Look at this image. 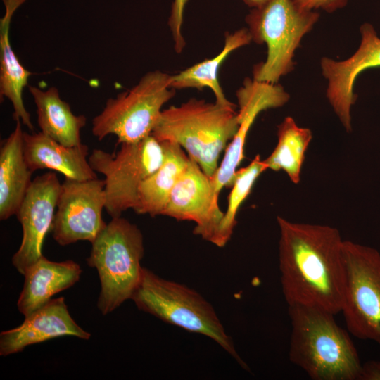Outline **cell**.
Instances as JSON below:
<instances>
[{
	"label": "cell",
	"instance_id": "cell-24",
	"mask_svg": "<svg viewBox=\"0 0 380 380\" xmlns=\"http://www.w3.org/2000/svg\"><path fill=\"white\" fill-rule=\"evenodd\" d=\"M267 167L259 155L246 167L237 170L232 190L229 194L227 207L223 213L213 244L224 247L229 241L236 224V215L246 199L258 177Z\"/></svg>",
	"mask_w": 380,
	"mask_h": 380
},
{
	"label": "cell",
	"instance_id": "cell-23",
	"mask_svg": "<svg viewBox=\"0 0 380 380\" xmlns=\"http://www.w3.org/2000/svg\"><path fill=\"white\" fill-rule=\"evenodd\" d=\"M278 142L264 160L267 169L284 170L294 184L300 182L305 153L312 135L310 129L300 127L288 116L277 127Z\"/></svg>",
	"mask_w": 380,
	"mask_h": 380
},
{
	"label": "cell",
	"instance_id": "cell-8",
	"mask_svg": "<svg viewBox=\"0 0 380 380\" xmlns=\"http://www.w3.org/2000/svg\"><path fill=\"white\" fill-rule=\"evenodd\" d=\"M161 141L152 134L136 143H122L112 153L94 149L88 157L91 168L104 175L105 210L111 217L135 210L141 183L163 163Z\"/></svg>",
	"mask_w": 380,
	"mask_h": 380
},
{
	"label": "cell",
	"instance_id": "cell-15",
	"mask_svg": "<svg viewBox=\"0 0 380 380\" xmlns=\"http://www.w3.org/2000/svg\"><path fill=\"white\" fill-rule=\"evenodd\" d=\"M63 336L89 339L91 334L72 318L63 297L51 298L25 317L18 327L0 334V355L22 351L28 346Z\"/></svg>",
	"mask_w": 380,
	"mask_h": 380
},
{
	"label": "cell",
	"instance_id": "cell-7",
	"mask_svg": "<svg viewBox=\"0 0 380 380\" xmlns=\"http://www.w3.org/2000/svg\"><path fill=\"white\" fill-rule=\"evenodd\" d=\"M171 77L160 70L148 72L130 89L108 99L92 120L93 135L101 141L114 134L117 144L136 143L151 135L163 106L175 96Z\"/></svg>",
	"mask_w": 380,
	"mask_h": 380
},
{
	"label": "cell",
	"instance_id": "cell-18",
	"mask_svg": "<svg viewBox=\"0 0 380 380\" xmlns=\"http://www.w3.org/2000/svg\"><path fill=\"white\" fill-rule=\"evenodd\" d=\"M23 153V131L16 121L14 130L0 149V220H6L21 205L32 180Z\"/></svg>",
	"mask_w": 380,
	"mask_h": 380
},
{
	"label": "cell",
	"instance_id": "cell-28",
	"mask_svg": "<svg viewBox=\"0 0 380 380\" xmlns=\"http://www.w3.org/2000/svg\"><path fill=\"white\" fill-rule=\"evenodd\" d=\"M268 0H243L245 4L251 8L261 6L265 4Z\"/></svg>",
	"mask_w": 380,
	"mask_h": 380
},
{
	"label": "cell",
	"instance_id": "cell-1",
	"mask_svg": "<svg viewBox=\"0 0 380 380\" xmlns=\"http://www.w3.org/2000/svg\"><path fill=\"white\" fill-rule=\"evenodd\" d=\"M277 221L280 282L288 306L315 307L335 315L341 312L345 267L338 230L280 216Z\"/></svg>",
	"mask_w": 380,
	"mask_h": 380
},
{
	"label": "cell",
	"instance_id": "cell-26",
	"mask_svg": "<svg viewBox=\"0 0 380 380\" xmlns=\"http://www.w3.org/2000/svg\"><path fill=\"white\" fill-rule=\"evenodd\" d=\"M293 1L301 11H310L320 8L328 13L343 8L348 3V0H293Z\"/></svg>",
	"mask_w": 380,
	"mask_h": 380
},
{
	"label": "cell",
	"instance_id": "cell-17",
	"mask_svg": "<svg viewBox=\"0 0 380 380\" xmlns=\"http://www.w3.org/2000/svg\"><path fill=\"white\" fill-rule=\"evenodd\" d=\"M81 273L80 266L73 260L53 262L42 255L23 274V288L17 303L19 312L27 316L55 294L72 286Z\"/></svg>",
	"mask_w": 380,
	"mask_h": 380
},
{
	"label": "cell",
	"instance_id": "cell-4",
	"mask_svg": "<svg viewBox=\"0 0 380 380\" xmlns=\"http://www.w3.org/2000/svg\"><path fill=\"white\" fill-rule=\"evenodd\" d=\"M131 300L139 310L167 324L208 337L249 371L212 304L194 289L143 267Z\"/></svg>",
	"mask_w": 380,
	"mask_h": 380
},
{
	"label": "cell",
	"instance_id": "cell-20",
	"mask_svg": "<svg viewBox=\"0 0 380 380\" xmlns=\"http://www.w3.org/2000/svg\"><path fill=\"white\" fill-rule=\"evenodd\" d=\"M29 91L36 105L41 132L66 146L80 145V132L86 125V117L75 115L70 105L62 100L55 87L42 90L30 86Z\"/></svg>",
	"mask_w": 380,
	"mask_h": 380
},
{
	"label": "cell",
	"instance_id": "cell-10",
	"mask_svg": "<svg viewBox=\"0 0 380 380\" xmlns=\"http://www.w3.org/2000/svg\"><path fill=\"white\" fill-rule=\"evenodd\" d=\"M104 186V179L98 178L84 181L65 178L51 229L59 245L78 241L91 243L106 227L102 218L106 203Z\"/></svg>",
	"mask_w": 380,
	"mask_h": 380
},
{
	"label": "cell",
	"instance_id": "cell-21",
	"mask_svg": "<svg viewBox=\"0 0 380 380\" xmlns=\"http://www.w3.org/2000/svg\"><path fill=\"white\" fill-rule=\"evenodd\" d=\"M251 41V34L246 27L232 33L227 32L224 46L218 54L172 75L171 87L175 90L187 88L201 90L208 87L214 94L216 103L223 106L236 108V105L227 99L220 84L218 72L221 65L231 53Z\"/></svg>",
	"mask_w": 380,
	"mask_h": 380
},
{
	"label": "cell",
	"instance_id": "cell-12",
	"mask_svg": "<svg viewBox=\"0 0 380 380\" xmlns=\"http://www.w3.org/2000/svg\"><path fill=\"white\" fill-rule=\"evenodd\" d=\"M210 177L191 158L162 215L195 222L194 234L213 243L223 216Z\"/></svg>",
	"mask_w": 380,
	"mask_h": 380
},
{
	"label": "cell",
	"instance_id": "cell-27",
	"mask_svg": "<svg viewBox=\"0 0 380 380\" xmlns=\"http://www.w3.org/2000/svg\"><path fill=\"white\" fill-rule=\"evenodd\" d=\"M357 380H380V362L369 360L362 365Z\"/></svg>",
	"mask_w": 380,
	"mask_h": 380
},
{
	"label": "cell",
	"instance_id": "cell-6",
	"mask_svg": "<svg viewBox=\"0 0 380 380\" xmlns=\"http://www.w3.org/2000/svg\"><path fill=\"white\" fill-rule=\"evenodd\" d=\"M319 18L315 11L300 10L293 0H268L251 8L245 21L252 41L267 48L265 61L253 68V79L277 84L292 71L295 51Z\"/></svg>",
	"mask_w": 380,
	"mask_h": 380
},
{
	"label": "cell",
	"instance_id": "cell-5",
	"mask_svg": "<svg viewBox=\"0 0 380 380\" xmlns=\"http://www.w3.org/2000/svg\"><path fill=\"white\" fill-rule=\"evenodd\" d=\"M144 255L141 230L121 216L112 217L91 243L87 262L99 274L101 288L97 307L103 315L132 298L141 279Z\"/></svg>",
	"mask_w": 380,
	"mask_h": 380
},
{
	"label": "cell",
	"instance_id": "cell-11",
	"mask_svg": "<svg viewBox=\"0 0 380 380\" xmlns=\"http://www.w3.org/2000/svg\"><path fill=\"white\" fill-rule=\"evenodd\" d=\"M61 188V183L55 172L36 177L17 211L23 239L12 263L22 274L43 255L44 240L51 229Z\"/></svg>",
	"mask_w": 380,
	"mask_h": 380
},
{
	"label": "cell",
	"instance_id": "cell-16",
	"mask_svg": "<svg viewBox=\"0 0 380 380\" xmlns=\"http://www.w3.org/2000/svg\"><path fill=\"white\" fill-rule=\"evenodd\" d=\"M23 153L29 169H49L63 174L66 179L84 181L97 178L89 160V147L81 144L66 146L42 132H23Z\"/></svg>",
	"mask_w": 380,
	"mask_h": 380
},
{
	"label": "cell",
	"instance_id": "cell-3",
	"mask_svg": "<svg viewBox=\"0 0 380 380\" xmlns=\"http://www.w3.org/2000/svg\"><path fill=\"white\" fill-rule=\"evenodd\" d=\"M238 127L236 108L191 98L163 110L151 134L160 141L179 145L211 177Z\"/></svg>",
	"mask_w": 380,
	"mask_h": 380
},
{
	"label": "cell",
	"instance_id": "cell-22",
	"mask_svg": "<svg viewBox=\"0 0 380 380\" xmlns=\"http://www.w3.org/2000/svg\"><path fill=\"white\" fill-rule=\"evenodd\" d=\"M6 13L0 20V96L7 98L13 108V117L20 121L31 131L34 126L30 115L23 101V90L27 84L32 73L20 63L12 49L9 38L11 17L18 8L9 4H4Z\"/></svg>",
	"mask_w": 380,
	"mask_h": 380
},
{
	"label": "cell",
	"instance_id": "cell-19",
	"mask_svg": "<svg viewBox=\"0 0 380 380\" xmlns=\"http://www.w3.org/2000/svg\"><path fill=\"white\" fill-rule=\"evenodd\" d=\"M161 142L164 160L139 186L134 210L137 214H148L151 217L162 215L170 195L189 160L179 145L167 141Z\"/></svg>",
	"mask_w": 380,
	"mask_h": 380
},
{
	"label": "cell",
	"instance_id": "cell-9",
	"mask_svg": "<svg viewBox=\"0 0 380 380\" xmlns=\"http://www.w3.org/2000/svg\"><path fill=\"white\" fill-rule=\"evenodd\" d=\"M345 286L341 312L352 335L380 347V253L343 241Z\"/></svg>",
	"mask_w": 380,
	"mask_h": 380
},
{
	"label": "cell",
	"instance_id": "cell-14",
	"mask_svg": "<svg viewBox=\"0 0 380 380\" xmlns=\"http://www.w3.org/2000/svg\"><path fill=\"white\" fill-rule=\"evenodd\" d=\"M361 42L358 49L346 60L335 61L327 57L320 61L324 77L328 80L327 97L347 132L351 130L350 108L356 95L353 87L363 70L380 67V38L374 27L364 23L360 28Z\"/></svg>",
	"mask_w": 380,
	"mask_h": 380
},
{
	"label": "cell",
	"instance_id": "cell-13",
	"mask_svg": "<svg viewBox=\"0 0 380 380\" xmlns=\"http://www.w3.org/2000/svg\"><path fill=\"white\" fill-rule=\"evenodd\" d=\"M239 127L225 148L223 159L210 177L215 193L232 186L237 168L244 158V146L249 130L263 110L279 108L289 100V94L279 84L245 78L236 92Z\"/></svg>",
	"mask_w": 380,
	"mask_h": 380
},
{
	"label": "cell",
	"instance_id": "cell-25",
	"mask_svg": "<svg viewBox=\"0 0 380 380\" xmlns=\"http://www.w3.org/2000/svg\"><path fill=\"white\" fill-rule=\"evenodd\" d=\"M188 0H173L168 25L174 42V49L177 53H182L185 47L186 42L182 34L184 14Z\"/></svg>",
	"mask_w": 380,
	"mask_h": 380
},
{
	"label": "cell",
	"instance_id": "cell-2",
	"mask_svg": "<svg viewBox=\"0 0 380 380\" xmlns=\"http://www.w3.org/2000/svg\"><path fill=\"white\" fill-rule=\"evenodd\" d=\"M289 357L313 380H357L362 364L348 332L334 314L310 306L289 305Z\"/></svg>",
	"mask_w": 380,
	"mask_h": 380
}]
</instances>
